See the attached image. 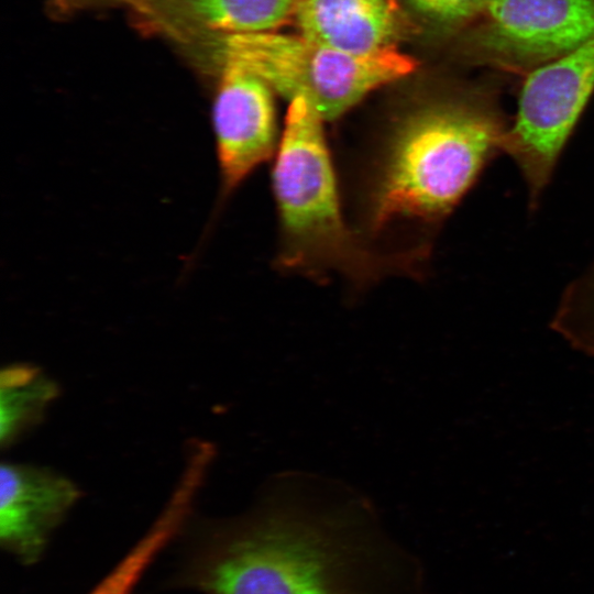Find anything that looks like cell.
Segmentation results:
<instances>
[{
  "label": "cell",
  "instance_id": "obj_1",
  "mask_svg": "<svg viewBox=\"0 0 594 594\" xmlns=\"http://www.w3.org/2000/svg\"><path fill=\"white\" fill-rule=\"evenodd\" d=\"M191 582L208 594H427L422 563L366 497L299 473L274 476L219 529Z\"/></svg>",
  "mask_w": 594,
  "mask_h": 594
},
{
  "label": "cell",
  "instance_id": "obj_2",
  "mask_svg": "<svg viewBox=\"0 0 594 594\" xmlns=\"http://www.w3.org/2000/svg\"><path fill=\"white\" fill-rule=\"evenodd\" d=\"M509 124L501 86L486 77L430 95L400 113L369 180V231L402 222L438 229L503 152Z\"/></svg>",
  "mask_w": 594,
  "mask_h": 594
},
{
  "label": "cell",
  "instance_id": "obj_3",
  "mask_svg": "<svg viewBox=\"0 0 594 594\" xmlns=\"http://www.w3.org/2000/svg\"><path fill=\"white\" fill-rule=\"evenodd\" d=\"M324 120L304 97L290 100L272 170L279 224L277 263L316 278L378 279L405 258L380 254L343 217Z\"/></svg>",
  "mask_w": 594,
  "mask_h": 594
},
{
  "label": "cell",
  "instance_id": "obj_4",
  "mask_svg": "<svg viewBox=\"0 0 594 594\" xmlns=\"http://www.w3.org/2000/svg\"><path fill=\"white\" fill-rule=\"evenodd\" d=\"M184 52L212 74L223 66H238L289 101L304 97L324 121L339 118L372 90L417 68V61L396 46L356 56L301 34L273 31L220 36Z\"/></svg>",
  "mask_w": 594,
  "mask_h": 594
},
{
  "label": "cell",
  "instance_id": "obj_5",
  "mask_svg": "<svg viewBox=\"0 0 594 594\" xmlns=\"http://www.w3.org/2000/svg\"><path fill=\"white\" fill-rule=\"evenodd\" d=\"M594 92V36L525 75L517 111L503 142L538 207L559 157Z\"/></svg>",
  "mask_w": 594,
  "mask_h": 594
},
{
  "label": "cell",
  "instance_id": "obj_6",
  "mask_svg": "<svg viewBox=\"0 0 594 594\" xmlns=\"http://www.w3.org/2000/svg\"><path fill=\"white\" fill-rule=\"evenodd\" d=\"M594 36V0H491L455 40L463 62L527 75Z\"/></svg>",
  "mask_w": 594,
  "mask_h": 594
},
{
  "label": "cell",
  "instance_id": "obj_7",
  "mask_svg": "<svg viewBox=\"0 0 594 594\" xmlns=\"http://www.w3.org/2000/svg\"><path fill=\"white\" fill-rule=\"evenodd\" d=\"M212 129L220 176L218 209L267 161L278 145L273 92L262 78L238 66L215 74Z\"/></svg>",
  "mask_w": 594,
  "mask_h": 594
},
{
  "label": "cell",
  "instance_id": "obj_8",
  "mask_svg": "<svg viewBox=\"0 0 594 594\" xmlns=\"http://www.w3.org/2000/svg\"><path fill=\"white\" fill-rule=\"evenodd\" d=\"M300 0H141L132 24L144 35L161 36L183 51L210 40L272 32L295 18Z\"/></svg>",
  "mask_w": 594,
  "mask_h": 594
},
{
  "label": "cell",
  "instance_id": "obj_9",
  "mask_svg": "<svg viewBox=\"0 0 594 594\" xmlns=\"http://www.w3.org/2000/svg\"><path fill=\"white\" fill-rule=\"evenodd\" d=\"M80 493L68 477L47 468L2 463L0 471V540L25 563L42 554L52 531Z\"/></svg>",
  "mask_w": 594,
  "mask_h": 594
},
{
  "label": "cell",
  "instance_id": "obj_10",
  "mask_svg": "<svg viewBox=\"0 0 594 594\" xmlns=\"http://www.w3.org/2000/svg\"><path fill=\"white\" fill-rule=\"evenodd\" d=\"M397 12L389 0H300L294 20L314 42L367 56L395 46Z\"/></svg>",
  "mask_w": 594,
  "mask_h": 594
},
{
  "label": "cell",
  "instance_id": "obj_11",
  "mask_svg": "<svg viewBox=\"0 0 594 594\" xmlns=\"http://www.w3.org/2000/svg\"><path fill=\"white\" fill-rule=\"evenodd\" d=\"M58 387L35 365L18 363L1 371L0 440L11 446L37 425L56 398Z\"/></svg>",
  "mask_w": 594,
  "mask_h": 594
},
{
  "label": "cell",
  "instance_id": "obj_12",
  "mask_svg": "<svg viewBox=\"0 0 594 594\" xmlns=\"http://www.w3.org/2000/svg\"><path fill=\"white\" fill-rule=\"evenodd\" d=\"M550 327L573 349L594 358V261L566 286Z\"/></svg>",
  "mask_w": 594,
  "mask_h": 594
},
{
  "label": "cell",
  "instance_id": "obj_13",
  "mask_svg": "<svg viewBox=\"0 0 594 594\" xmlns=\"http://www.w3.org/2000/svg\"><path fill=\"white\" fill-rule=\"evenodd\" d=\"M179 524L175 515L165 513L151 531L89 594H130L156 554L176 532Z\"/></svg>",
  "mask_w": 594,
  "mask_h": 594
},
{
  "label": "cell",
  "instance_id": "obj_14",
  "mask_svg": "<svg viewBox=\"0 0 594 594\" xmlns=\"http://www.w3.org/2000/svg\"><path fill=\"white\" fill-rule=\"evenodd\" d=\"M432 30L458 36L484 12L491 0H405Z\"/></svg>",
  "mask_w": 594,
  "mask_h": 594
},
{
  "label": "cell",
  "instance_id": "obj_15",
  "mask_svg": "<svg viewBox=\"0 0 594 594\" xmlns=\"http://www.w3.org/2000/svg\"><path fill=\"white\" fill-rule=\"evenodd\" d=\"M141 0H48V9L56 18H67L84 11L127 6L129 9Z\"/></svg>",
  "mask_w": 594,
  "mask_h": 594
},
{
  "label": "cell",
  "instance_id": "obj_16",
  "mask_svg": "<svg viewBox=\"0 0 594 594\" xmlns=\"http://www.w3.org/2000/svg\"><path fill=\"white\" fill-rule=\"evenodd\" d=\"M392 6L394 7V9H396L398 11L399 9V6H398V0H389Z\"/></svg>",
  "mask_w": 594,
  "mask_h": 594
}]
</instances>
